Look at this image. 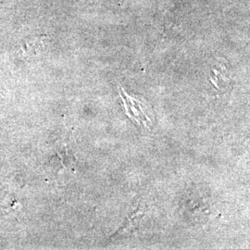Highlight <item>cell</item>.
Returning <instances> with one entry per match:
<instances>
[{"instance_id":"cell-1","label":"cell","mask_w":250,"mask_h":250,"mask_svg":"<svg viewBox=\"0 0 250 250\" xmlns=\"http://www.w3.org/2000/svg\"><path fill=\"white\" fill-rule=\"evenodd\" d=\"M124 100L127 115L131 119H134L137 123H141L146 126V123L150 122V119L148 115H146V111L142 107L143 102L131 99L129 96L126 99H124Z\"/></svg>"},{"instance_id":"cell-2","label":"cell","mask_w":250,"mask_h":250,"mask_svg":"<svg viewBox=\"0 0 250 250\" xmlns=\"http://www.w3.org/2000/svg\"><path fill=\"white\" fill-rule=\"evenodd\" d=\"M43 46V43L36 39V40H31L26 43H23V45L21 46V55L22 58H33L36 57L39 51L41 50Z\"/></svg>"}]
</instances>
